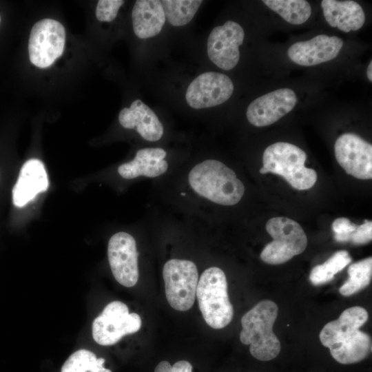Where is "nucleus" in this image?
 <instances>
[{
    "mask_svg": "<svg viewBox=\"0 0 372 372\" xmlns=\"http://www.w3.org/2000/svg\"><path fill=\"white\" fill-rule=\"evenodd\" d=\"M187 182L196 194L220 205H234L245 193V186L236 174L215 159L195 165L188 174Z\"/></svg>",
    "mask_w": 372,
    "mask_h": 372,
    "instance_id": "nucleus-1",
    "label": "nucleus"
},
{
    "mask_svg": "<svg viewBox=\"0 0 372 372\" xmlns=\"http://www.w3.org/2000/svg\"><path fill=\"white\" fill-rule=\"evenodd\" d=\"M278 311L276 302L263 300L241 318L240 342L249 345L251 355L258 360H271L280 351V342L273 331Z\"/></svg>",
    "mask_w": 372,
    "mask_h": 372,
    "instance_id": "nucleus-2",
    "label": "nucleus"
},
{
    "mask_svg": "<svg viewBox=\"0 0 372 372\" xmlns=\"http://www.w3.org/2000/svg\"><path fill=\"white\" fill-rule=\"evenodd\" d=\"M306 153L298 146L286 142H276L263 152V166L260 173H273L284 178L294 189L305 190L312 187L317 174L304 165Z\"/></svg>",
    "mask_w": 372,
    "mask_h": 372,
    "instance_id": "nucleus-3",
    "label": "nucleus"
},
{
    "mask_svg": "<svg viewBox=\"0 0 372 372\" xmlns=\"http://www.w3.org/2000/svg\"><path fill=\"white\" fill-rule=\"evenodd\" d=\"M196 297L202 316L209 327L220 329L231 322L234 309L229 299L226 276L221 269L211 267L202 273Z\"/></svg>",
    "mask_w": 372,
    "mask_h": 372,
    "instance_id": "nucleus-4",
    "label": "nucleus"
},
{
    "mask_svg": "<svg viewBox=\"0 0 372 372\" xmlns=\"http://www.w3.org/2000/svg\"><path fill=\"white\" fill-rule=\"evenodd\" d=\"M266 230L273 240L260 253V259L270 265L286 262L302 253L307 237L299 223L287 217H274L266 223Z\"/></svg>",
    "mask_w": 372,
    "mask_h": 372,
    "instance_id": "nucleus-5",
    "label": "nucleus"
},
{
    "mask_svg": "<svg viewBox=\"0 0 372 372\" xmlns=\"http://www.w3.org/2000/svg\"><path fill=\"white\" fill-rule=\"evenodd\" d=\"M163 278L169 305L180 311L190 309L195 301L198 282L196 264L189 260L170 259L163 266Z\"/></svg>",
    "mask_w": 372,
    "mask_h": 372,
    "instance_id": "nucleus-6",
    "label": "nucleus"
},
{
    "mask_svg": "<svg viewBox=\"0 0 372 372\" xmlns=\"http://www.w3.org/2000/svg\"><path fill=\"white\" fill-rule=\"evenodd\" d=\"M141 324L140 316L136 313H129L125 303L112 301L93 321L92 337L100 345H113L125 335L137 332Z\"/></svg>",
    "mask_w": 372,
    "mask_h": 372,
    "instance_id": "nucleus-7",
    "label": "nucleus"
},
{
    "mask_svg": "<svg viewBox=\"0 0 372 372\" xmlns=\"http://www.w3.org/2000/svg\"><path fill=\"white\" fill-rule=\"evenodd\" d=\"M65 42V31L60 22L52 19L39 21L30 34V61L40 68L50 66L62 55Z\"/></svg>",
    "mask_w": 372,
    "mask_h": 372,
    "instance_id": "nucleus-8",
    "label": "nucleus"
},
{
    "mask_svg": "<svg viewBox=\"0 0 372 372\" xmlns=\"http://www.w3.org/2000/svg\"><path fill=\"white\" fill-rule=\"evenodd\" d=\"M107 257L116 280L126 287L134 286L138 280V252L134 238L125 231L111 236L107 245Z\"/></svg>",
    "mask_w": 372,
    "mask_h": 372,
    "instance_id": "nucleus-9",
    "label": "nucleus"
},
{
    "mask_svg": "<svg viewBox=\"0 0 372 372\" xmlns=\"http://www.w3.org/2000/svg\"><path fill=\"white\" fill-rule=\"evenodd\" d=\"M335 158L349 175L362 180L372 178V145L353 133L340 135L335 142Z\"/></svg>",
    "mask_w": 372,
    "mask_h": 372,
    "instance_id": "nucleus-10",
    "label": "nucleus"
},
{
    "mask_svg": "<svg viewBox=\"0 0 372 372\" xmlns=\"http://www.w3.org/2000/svg\"><path fill=\"white\" fill-rule=\"evenodd\" d=\"M245 37L243 28L233 21L215 27L207 39V54L218 68L229 70L239 61V46Z\"/></svg>",
    "mask_w": 372,
    "mask_h": 372,
    "instance_id": "nucleus-11",
    "label": "nucleus"
},
{
    "mask_svg": "<svg viewBox=\"0 0 372 372\" xmlns=\"http://www.w3.org/2000/svg\"><path fill=\"white\" fill-rule=\"evenodd\" d=\"M234 84L227 75L207 72L198 76L188 86L185 99L194 109L216 106L227 101L232 95Z\"/></svg>",
    "mask_w": 372,
    "mask_h": 372,
    "instance_id": "nucleus-12",
    "label": "nucleus"
},
{
    "mask_svg": "<svg viewBox=\"0 0 372 372\" xmlns=\"http://www.w3.org/2000/svg\"><path fill=\"white\" fill-rule=\"evenodd\" d=\"M297 102L295 92L282 88L253 101L247 107V118L256 127L271 125L291 111Z\"/></svg>",
    "mask_w": 372,
    "mask_h": 372,
    "instance_id": "nucleus-13",
    "label": "nucleus"
},
{
    "mask_svg": "<svg viewBox=\"0 0 372 372\" xmlns=\"http://www.w3.org/2000/svg\"><path fill=\"white\" fill-rule=\"evenodd\" d=\"M343 45V41L335 36L320 34L313 39L295 43L287 51L289 58L303 66H312L335 58Z\"/></svg>",
    "mask_w": 372,
    "mask_h": 372,
    "instance_id": "nucleus-14",
    "label": "nucleus"
},
{
    "mask_svg": "<svg viewBox=\"0 0 372 372\" xmlns=\"http://www.w3.org/2000/svg\"><path fill=\"white\" fill-rule=\"evenodd\" d=\"M48 188V178L43 162L31 158L22 165L12 189V202L17 207L25 206Z\"/></svg>",
    "mask_w": 372,
    "mask_h": 372,
    "instance_id": "nucleus-15",
    "label": "nucleus"
},
{
    "mask_svg": "<svg viewBox=\"0 0 372 372\" xmlns=\"http://www.w3.org/2000/svg\"><path fill=\"white\" fill-rule=\"evenodd\" d=\"M118 121L124 128L134 129L148 141H157L163 135L164 128L156 114L139 99L134 101L130 107L121 110Z\"/></svg>",
    "mask_w": 372,
    "mask_h": 372,
    "instance_id": "nucleus-16",
    "label": "nucleus"
},
{
    "mask_svg": "<svg viewBox=\"0 0 372 372\" xmlns=\"http://www.w3.org/2000/svg\"><path fill=\"white\" fill-rule=\"evenodd\" d=\"M369 318L367 311L359 306L345 309L340 317L326 324L319 338L327 348L339 344L354 335Z\"/></svg>",
    "mask_w": 372,
    "mask_h": 372,
    "instance_id": "nucleus-17",
    "label": "nucleus"
},
{
    "mask_svg": "<svg viewBox=\"0 0 372 372\" xmlns=\"http://www.w3.org/2000/svg\"><path fill=\"white\" fill-rule=\"evenodd\" d=\"M167 152L161 147H146L137 151L134 158L121 165L119 175L130 180L140 176L156 178L164 174L168 169L165 160Z\"/></svg>",
    "mask_w": 372,
    "mask_h": 372,
    "instance_id": "nucleus-18",
    "label": "nucleus"
},
{
    "mask_svg": "<svg viewBox=\"0 0 372 372\" xmlns=\"http://www.w3.org/2000/svg\"><path fill=\"white\" fill-rule=\"evenodd\" d=\"M321 7L327 22L344 32L358 30L364 23V10L355 1L323 0Z\"/></svg>",
    "mask_w": 372,
    "mask_h": 372,
    "instance_id": "nucleus-19",
    "label": "nucleus"
},
{
    "mask_svg": "<svg viewBox=\"0 0 372 372\" xmlns=\"http://www.w3.org/2000/svg\"><path fill=\"white\" fill-rule=\"evenodd\" d=\"M133 30L140 39H147L161 31L165 16L161 1L137 0L132 12Z\"/></svg>",
    "mask_w": 372,
    "mask_h": 372,
    "instance_id": "nucleus-20",
    "label": "nucleus"
},
{
    "mask_svg": "<svg viewBox=\"0 0 372 372\" xmlns=\"http://www.w3.org/2000/svg\"><path fill=\"white\" fill-rule=\"evenodd\" d=\"M331 356L338 362L349 364L365 359L371 351V340L364 331L358 330L343 342L329 348Z\"/></svg>",
    "mask_w": 372,
    "mask_h": 372,
    "instance_id": "nucleus-21",
    "label": "nucleus"
},
{
    "mask_svg": "<svg viewBox=\"0 0 372 372\" xmlns=\"http://www.w3.org/2000/svg\"><path fill=\"white\" fill-rule=\"evenodd\" d=\"M262 2L286 21L293 25L304 23L311 14V6L304 0H264Z\"/></svg>",
    "mask_w": 372,
    "mask_h": 372,
    "instance_id": "nucleus-22",
    "label": "nucleus"
},
{
    "mask_svg": "<svg viewBox=\"0 0 372 372\" xmlns=\"http://www.w3.org/2000/svg\"><path fill=\"white\" fill-rule=\"evenodd\" d=\"M349 278L340 287L344 296H352L366 288L372 276V258L369 257L351 264L347 270Z\"/></svg>",
    "mask_w": 372,
    "mask_h": 372,
    "instance_id": "nucleus-23",
    "label": "nucleus"
},
{
    "mask_svg": "<svg viewBox=\"0 0 372 372\" xmlns=\"http://www.w3.org/2000/svg\"><path fill=\"white\" fill-rule=\"evenodd\" d=\"M351 262V258L347 251H338L323 264L316 265L312 269L309 275V280L316 286L327 283Z\"/></svg>",
    "mask_w": 372,
    "mask_h": 372,
    "instance_id": "nucleus-24",
    "label": "nucleus"
},
{
    "mask_svg": "<svg viewBox=\"0 0 372 372\" xmlns=\"http://www.w3.org/2000/svg\"><path fill=\"white\" fill-rule=\"evenodd\" d=\"M165 19L174 26L189 23L194 18L201 0H163L161 1Z\"/></svg>",
    "mask_w": 372,
    "mask_h": 372,
    "instance_id": "nucleus-25",
    "label": "nucleus"
},
{
    "mask_svg": "<svg viewBox=\"0 0 372 372\" xmlns=\"http://www.w3.org/2000/svg\"><path fill=\"white\" fill-rule=\"evenodd\" d=\"M105 359L87 349L73 353L63 363L61 372H112L104 367Z\"/></svg>",
    "mask_w": 372,
    "mask_h": 372,
    "instance_id": "nucleus-26",
    "label": "nucleus"
},
{
    "mask_svg": "<svg viewBox=\"0 0 372 372\" xmlns=\"http://www.w3.org/2000/svg\"><path fill=\"white\" fill-rule=\"evenodd\" d=\"M124 3L122 0H100L96 8V17L100 21L110 22L117 16L121 6Z\"/></svg>",
    "mask_w": 372,
    "mask_h": 372,
    "instance_id": "nucleus-27",
    "label": "nucleus"
},
{
    "mask_svg": "<svg viewBox=\"0 0 372 372\" xmlns=\"http://www.w3.org/2000/svg\"><path fill=\"white\" fill-rule=\"evenodd\" d=\"M357 226L346 218H338L332 223V229L334 232V239L338 242H349L350 236Z\"/></svg>",
    "mask_w": 372,
    "mask_h": 372,
    "instance_id": "nucleus-28",
    "label": "nucleus"
},
{
    "mask_svg": "<svg viewBox=\"0 0 372 372\" xmlns=\"http://www.w3.org/2000/svg\"><path fill=\"white\" fill-rule=\"evenodd\" d=\"M372 239V222L365 220L363 224L357 226L351 233L349 242L353 245H360L369 242Z\"/></svg>",
    "mask_w": 372,
    "mask_h": 372,
    "instance_id": "nucleus-29",
    "label": "nucleus"
},
{
    "mask_svg": "<svg viewBox=\"0 0 372 372\" xmlns=\"http://www.w3.org/2000/svg\"><path fill=\"white\" fill-rule=\"evenodd\" d=\"M171 372H192V365L186 360H179L172 366Z\"/></svg>",
    "mask_w": 372,
    "mask_h": 372,
    "instance_id": "nucleus-30",
    "label": "nucleus"
},
{
    "mask_svg": "<svg viewBox=\"0 0 372 372\" xmlns=\"http://www.w3.org/2000/svg\"><path fill=\"white\" fill-rule=\"evenodd\" d=\"M172 365L167 361H161L155 367L154 372H171Z\"/></svg>",
    "mask_w": 372,
    "mask_h": 372,
    "instance_id": "nucleus-31",
    "label": "nucleus"
},
{
    "mask_svg": "<svg viewBox=\"0 0 372 372\" xmlns=\"http://www.w3.org/2000/svg\"><path fill=\"white\" fill-rule=\"evenodd\" d=\"M366 74L368 79L371 82L372 81V62L371 61L368 65L366 70Z\"/></svg>",
    "mask_w": 372,
    "mask_h": 372,
    "instance_id": "nucleus-32",
    "label": "nucleus"
},
{
    "mask_svg": "<svg viewBox=\"0 0 372 372\" xmlns=\"http://www.w3.org/2000/svg\"><path fill=\"white\" fill-rule=\"evenodd\" d=\"M0 22H1V17H0Z\"/></svg>",
    "mask_w": 372,
    "mask_h": 372,
    "instance_id": "nucleus-33",
    "label": "nucleus"
}]
</instances>
